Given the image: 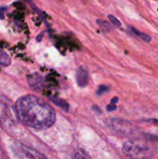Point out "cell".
<instances>
[{
	"instance_id": "obj_1",
	"label": "cell",
	"mask_w": 158,
	"mask_h": 159,
	"mask_svg": "<svg viewBox=\"0 0 158 159\" xmlns=\"http://www.w3.org/2000/svg\"><path fill=\"white\" fill-rule=\"evenodd\" d=\"M15 107L20 120L31 128L44 130L55 123L56 113L52 107L33 95L20 97Z\"/></svg>"
},
{
	"instance_id": "obj_2",
	"label": "cell",
	"mask_w": 158,
	"mask_h": 159,
	"mask_svg": "<svg viewBox=\"0 0 158 159\" xmlns=\"http://www.w3.org/2000/svg\"><path fill=\"white\" fill-rule=\"evenodd\" d=\"M122 152L130 159H148L154 155L156 148L151 141L136 138L125 141Z\"/></svg>"
},
{
	"instance_id": "obj_3",
	"label": "cell",
	"mask_w": 158,
	"mask_h": 159,
	"mask_svg": "<svg viewBox=\"0 0 158 159\" xmlns=\"http://www.w3.org/2000/svg\"><path fill=\"white\" fill-rule=\"evenodd\" d=\"M15 107L3 96H0V121L6 127H11L18 124Z\"/></svg>"
},
{
	"instance_id": "obj_4",
	"label": "cell",
	"mask_w": 158,
	"mask_h": 159,
	"mask_svg": "<svg viewBox=\"0 0 158 159\" xmlns=\"http://www.w3.org/2000/svg\"><path fill=\"white\" fill-rule=\"evenodd\" d=\"M106 125L113 133L123 137L129 136L136 132V127L123 120L109 119L106 121Z\"/></svg>"
},
{
	"instance_id": "obj_5",
	"label": "cell",
	"mask_w": 158,
	"mask_h": 159,
	"mask_svg": "<svg viewBox=\"0 0 158 159\" xmlns=\"http://www.w3.org/2000/svg\"><path fill=\"white\" fill-rule=\"evenodd\" d=\"M12 150L17 159H47L38 151L27 147L21 143L15 142L12 145Z\"/></svg>"
},
{
	"instance_id": "obj_6",
	"label": "cell",
	"mask_w": 158,
	"mask_h": 159,
	"mask_svg": "<svg viewBox=\"0 0 158 159\" xmlns=\"http://www.w3.org/2000/svg\"><path fill=\"white\" fill-rule=\"evenodd\" d=\"M76 79L78 86L85 87L88 82V73L85 68L80 67L77 68L76 73Z\"/></svg>"
},
{
	"instance_id": "obj_7",
	"label": "cell",
	"mask_w": 158,
	"mask_h": 159,
	"mask_svg": "<svg viewBox=\"0 0 158 159\" xmlns=\"http://www.w3.org/2000/svg\"><path fill=\"white\" fill-rule=\"evenodd\" d=\"M68 159H91L88 153L81 148H77L72 152Z\"/></svg>"
},
{
	"instance_id": "obj_8",
	"label": "cell",
	"mask_w": 158,
	"mask_h": 159,
	"mask_svg": "<svg viewBox=\"0 0 158 159\" xmlns=\"http://www.w3.org/2000/svg\"><path fill=\"white\" fill-rule=\"evenodd\" d=\"M41 84L42 78L38 75H35L30 77V79H29V85L35 90L38 89V87H41L40 86Z\"/></svg>"
},
{
	"instance_id": "obj_9",
	"label": "cell",
	"mask_w": 158,
	"mask_h": 159,
	"mask_svg": "<svg viewBox=\"0 0 158 159\" xmlns=\"http://www.w3.org/2000/svg\"><path fill=\"white\" fill-rule=\"evenodd\" d=\"M11 64V58L6 53L0 50V65L9 66Z\"/></svg>"
},
{
	"instance_id": "obj_10",
	"label": "cell",
	"mask_w": 158,
	"mask_h": 159,
	"mask_svg": "<svg viewBox=\"0 0 158 159\" xmlns=\"http://www.w3.org/2000/svg\"><path fill=\"white\" fill-rule=\"evenodd\" d=\"M50 100L52 101L55 105H57V107H61V108H63L64 110H68V104L67 103L64 99H59V98H51Z\"/></svg>"
},
{
	"instance_id": "obj_11",
	"label": "cell",
	"mask_w": 158,
	"mask_h": 159,
	"mask_svg": "<svg viewBox=\"0 0 158 159\" xmlns=\"http://www.w3.org/2000/svg\"><path fill=\"white\" fill-rule=\"evenodd\" d=\"M129 29L131 30V31H133L135 34H136V35H137L139 38H141L143 40H144V41L150 42V40H151V37H150L148 34H143V33L135 29V28H133V27H129Z\"/></svg>"
},
{
	"instance_id": "obj_12",
	"label": "cell",
	"mask_w": 158,
	"mask_h": 159,
	"mask_svg": "<svg viewBox=\"0 0 158 159\" xmlns=\"http://www.w3.org/2000/svg\"><path fill=\"white\" fill-rule=\"evenodd\" d=\"M97 23L99 24V27L102 30L105 32H108L112 30V26L110 25V23L108 22L105 21V20H98Z\"/></svg>"
},
{
	"instance_id": "obj_13",
	"label": "cell",
	"mask_w": 158,
	"mask_h": 159,
	"mask_svg": "<svg viewBox=\"0 0 158 159\" xmlns=\"http://www.w3.org/2000/svg\"><path fill=\"white\" fill-rule=\"evenodd\" d=\"M108 19H109L110 21H111V23H112V24H114L115 26H121L120 21H119V20H118L117 18H116L114 16L108 15Z\"/></svg>"
},
{
	"instance_id": "obj_14",
	"label": "cell",
	"mask_w": 158,
	"mask_h": 159,
	"mask_svg": "<svg viewBox=\"0 0 158 159\" xmlns=\"http://www.w3.org/2000/svg\"><path fill=\"white\" fill-rule=\"evenodd\" d=\"M108 90V88L106 86V85H100L99 87V89L97 91V94L98 95H101L103 93H105Z\"/></svg>"
},
{
	"instance_id": "obj_15",
	"label": "cell",
	"mask_w": 158,
	"mask_h": 159,
	"mask_svg": "<svg viewBox=\"0 0 158 159\" xmlns=\"http://www.w3.org/2000/svg\"><path fill=\"white\" fill-rule=\"evenodd\" d=\"M106 109L108 111H113V110H115L116 109V107L115 105H113V104H109V105H108L106 107Z\"/></svg>"
},
{
	"instance_id": "obj_16",
	"label": "cell",
	"mask_w": 158,
	"mask_h": 159,
	"mask_svg": "<svg viewBox=\"0 0 158 159\" xmlns=\"http://www.w3.org/2000/svg\"><path fill=\"white\" fill-rule=\"evenodd\" d=\"M5 9V8H1L0 9V20H2L4 18V12L3 10Z\"/></svg>"
},
{
	"instance_id": "obj_17",
	"label": "cell",
	"mask_w": 158,
	"mask_h": 159,
	"mask_svg": "<svg viewBox=\"0 0 158 159\" xmlns=\"http://www.w3.org/2000/svg\"><path fill=\"white\" fill-rule=\"evenodd\" d=\"M148 121L153 123L154 124H157V125H158V120H149Z\"/></svg>"
},
{
	"instance_id": "obj_18",
	"label": "cell",
	"mask_w": 158,
	"mask_h": 159,
	"mask_svg": "<svg viewBox=\"0 0 158 159\" xmlns=\"http://www.w3.org/2000/svg\"><path fill=\"white\" fill-rule=\"evenodd\" d=\"M117 101H118V98L117 97H114L112 99L111 104L115 103V102H117Z\"/></svg>"
},
{
	"instance_id": "obj_19",
	"label": "cell",
	"mask_w": 158,
	"mask_h": 159,
	"mask_svg": "<svg viewBox=\"0 0 158 159\" xmlns=\"http://www.w3.org/2000/svg\"><path fill=\"white\" fill-rule=\"evenodd\" d=\"M41 36H43V34H40V35H39V37L37 39V41H40V38H41Z\"/></svg>"
},
{
	"instance_id": "obj_20",
	"label": "cell",
	"mask_w": 158,
	"mask_h": 159,
	"mask_svg": "<svg viewBox=\"0 0 158 159\" xmlns=\"http://www.w3.org/2000/svg\"><path fill=\"white\" fill-rule=\"evenodd\" d=\"M157 10H158V9H157Z\"/></svg>"
}]
</instances>
